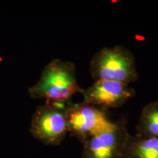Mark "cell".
Masks as SVG:
<instances>
[{
    "label": "cell",
    "mask_w": 158,
    "mask_h": 158,
    "mask_svg": "<svg viewBox=\"0 0 158 158\" xmlns=\"http://www.w3.org/2000/svg\"><path fill=\"white\" fill-rule=\"evenodd\" d=\"M81 91L73 63L55 59L45 65L39 80L28 92L31 98L64 103Z\"/></svg>",
    "instance_id": "obj_1"
},
{
    "label": "cell",
    "mask_w": 158,
    "mask_h": 158,
    "mask_svg": "<svg viewBox=\"0 0 158 158\" xmlns=\"http://www.w3.org/2000/svg\"><path fill=\"white\" fill-rule=\"evenodd\" d=\"M89 70L94 81L108 80L130 85L139 78L135 56L123 45L104 47L97 51Z\"/></svg>",
    "instance_id": "obj_2"
},
{
    "label": "cell",
    "mask_w": 158,
    "mask_h": 158,
    "mask_svg": "<svg viewBox=\"0 0 158 158\" xmlns=\"http://www.w3.org/2000/svg\"><path fill=\"white\" fill-rule=\"evenodd\" d=\"M66 102H46L35 110L30 124L31 135L48 146H59L69 133Z\"/></svg>",
    "instance_id": "obj_3"
},
{
    "label": "cell",
    "mask_w": 158,
    "mask_h": 158,
    "mask_svg": "<svg viewBox=\"0 0 158 158\" xmlns=\"http://www.w3.org/2000/svg\"><path fill=\"white\" fill-rule=\"evenodd\" d=\"M69 133L83 143L89 138L113 125L106 110L86 103H68L66 106Z\"/></svg>",
    "instance_id": "obj_4"
},
{
    "label": "cell",
    "mask_w": 158,
    "mask_h": 158,
    "mask_svg": "<svg viewBox=\"0 0 158 158\" xmlns=\"http://www.w3.org/2000/svg\"><path fill=\"white\" fill-rule=\"evenodd\" d=\"M127 116H122L109 129L96 134L83 143L81 158H122L129 135Z\"/></svg>",
    "instance_id": "obj_5"
},
{
    "label": "cell",
    "mask_w": 158,
    "mask_h": 158,
    "mask_svg": "<svg viewBox=\"0 0 158 158\" xmlns=\"http://www.w3.org/2000/svg\"><path fill=\"white\" fill-rule=\"evenodd\" d=\"M84 101L106 110L117 108L133 98L135 91L128 84L108 80H99L86 89H82Z\"/></svg>",
    "instance_id": "obj_6"
},
{
    "label": "cell",
    "mask_w": 158,
    "mask_h": 158,
    "mask_svg": "<svg viewBox=\"0 0 158 158\" xmlns=\"http://www.w3.org/2000/svg\"><path fill=\"white\" fill-rule=\"evenodd\" d=\"M122 158H158V137L129 134Z\"/></svg>",
    "instance_id": "obj_7"
},
{
    "label": "cell",
    "mask_w": 158,
    "mask_h": 158,
    "mask_svg": "<svg viewBox=\"0 0 158 158\" xmlns=\"http://www.w3.org/2000/svg\"><path fill=\"white\" fill-rule=\"evenodd\" d=\"M135 130L139 135L158 137V101L149 102L143 108Z\"/></svg>",
    "instance_id": "obj_8"
}]
</instances>
